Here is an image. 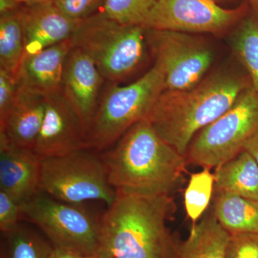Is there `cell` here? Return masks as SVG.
<instances>
[{
  "instance_id": "12",
  "label": "cell",
  "mask_w": 258,
  "mask_h": 258,
  "mask_svg": "<svg viewBox=\"0 0 258 258\" xmlns=\"http://www.w3.org/2000/svg\"><path fill=\"white\" fill-rule=\"evenodd\" d=\"M104 81L93 59L74 46L64 61L61 91L81 117L86 132L101 98Z\"/></svg>"
},
{
  "instance_id": "9",
  "label": "cell",
  "mask_w": 258,
  "mask_h": 258,
  "mask_svg": "<svg viewBox=\"0 0 258 258\" xmlns=\"http://www.w3.org/2000/svg\"><path fill=\"white\" fill-rule=\"evenodd\" d=\"M146 29L148 47L164 75L166 90L189 89L206 77L214 55L203 40L186 32Z\"/></svg>"
},
{
  "instance_id": "7",
  "label": "cell",
  "mask_w": 258,
  "mask_h": 258,
  "mask_svg": "<svg viewBox=\"0 0 258 258\" xmlns=\"http://www.w3.org/2000/svg\"><path fill=\"white\" fill-rule=\"evenodd\" d=\"M258 134V93L249 86L220 118L191 141L185 157L187 164L211 169L244 151Z\"/></svg>"
},
{
  "instance_id": "30",
  "label": "cell",
  "mask_w": 258,
  "mask_h": 258,
  "mask_svg": "<svg viewBox=\"0 0 258 258\" xmlns=\"http://www.w3.org/2000/svg\"><path fill=\"white\" fill-rule=\"evenodd\" d=\"M84 256L80 255L79 254L64 250V249L57 248L52 246L48 258H86Z\"/></svg>"
},
{
  "instance_id": "2",
  "label": "cell",
  "mask_w": 258,
  "mask_h": 258,
  "mask_svg": "<svg viewBox=\"0 0 258 258\" xmlns=\"http://www.w3.org/2000/svg\"><path fill=\"white\" fill-rule=\"evenodd\" d=\"M169 195L117 194L99 220L101 258H174L176 242L166 226L174 212Z\"/></svg>"
},
{
  "instance_id": "22",
  "label": "cell",
  "mask_w": 258,
  "mask_h": 258,
  "mask_svg": "<svg viewBox=\"0 0 258 258\" xmlns=\"http://www.w3.org/2000/svg\"><path fill=\"white\" fill-rule=\"evenodd\" d=\"M1 258H48L52 245L20 224L2 233Z\"/></svg>"
},
{
  "instance_id": "25",
  "label": "cell",
  "mask_w": 258,
  "mask_h": 258,
  "mask_svg": "<svg viewBox=\"0 0 258 258\" xmlns=\"http://www.w3.org/2000/svg\"><path fill=\"white\" fill-rule=\"evenodd\" d=\"M225 258H258V233H230Z\"/></svg>"
},
{
  "instance_id": "5",
  "label": "cell",
  "mask_w": 258,
  "mask_h": 258,
  "mask_svg": "<svg viewBox=\"0 0 258 258\" xmlns=\"http://www.w3.org/2000/svg\"><path fill=\"white\" fill-rule=\"evenodd\" d=\"M165 90L164 75L156 63L127 86L110 83L88 125V148L101 152L112 147L131 127L147 118Z\"/></svg>"
},
{
  "instance_id": "6",
  "label": "cell",
  "mask_w": 258,
  "mask_h": 258,
  "mask_svg": "<svg viewBox=\"0 0 258 258\" xmlns=\"http://www.w3.org/2000/svg\"><path fill=\"white\" fill-rule=\"evenodd\" d=\"M90 149L42 159L40 192L71 205L90 201L111 205L117 194L108 181L103 157Z\"/></svg>"
},
{
  "instance_id": "4",
  "label": "cell",
  "mask_w": 258,
  "mask_h": 258,
  "mask_svg": "<svg viewBox=\"0 0 258 258\" xmlns=\"http://www.w3.org/2000/svg\"><path fill=\"white\" fill-rule=\"evenodd\" d=\"M71 38L75 47L93 59L104 79L115 84L138 71L149 47L144 26L118 23L101 11L78 22Z\"/></svg>"
},
{
  "instance_id": "13",
  "label": "cell",
  "mask_w": 258,
  "mask_h": 258,
  "mask_svg": "<svg viewBox=\"0 0 258 258\" xmlns=\"http://www.w3.org/2000/svg\"><path fill=\"white\" fill-rule=\"evenodd\" d=\"M18 14L25 40L24 57L71 38L78 24L64 15L53 0L23 4Z\"/></svg>"
},
{
  "instance_id": "18",
  "label": "cell",
  "mask_w": 258,
  "mask_h": 258,
  "mask_svg": "<svg viewBox=\"0 0 258 258\" xmlns=\"http://www.w3.org/2000/svg\"><path fill=\"white\" fill-rule=\"evenodd\" d=\"M215 190L258 200V165L246 151L215 168Z\"/></svg>"
},
{
  "instance_id": "20",
  "label": "cell",
  "mask_w": 258,
  "mask_h": 258,
  "mask_svg": "<svg viewBox=\"0 0 258 258\" xmlns=\"http://www.w3.org/2000/svg\"><path fill=\"white\" fill-rule=\"evenodd\" d=\"M232 42L251 86L258 93V10L250 6L247 14L236 25Z\"/></svg>"
},
{
  "instance_id": "33",
  "label": "cell",
  "mask_w": 258,
  "mask_h": 258,
  "mask_svg": "<svg viewBox=\"0 0 258 258\" xmlns=\"http://www.w3.org/2000/svg\"><path fill=\"white\" fill-rule=\"evenodd\" d=\"M24 4H28V3H40V2L48 1V0H20Z\"/></svg>"
},
{
  "instance_id": "26",
  "label": "cell",
  "mask_w": 258,
  "mask_h": 258,
  "mask_svg": "<svg viewBox=\"0 0 258 258\" xmlns=\"http://www.w3.org/2000/svg\"><path fill=\"white\" fill-rule=\"evenodd\" d=\"M53 2L68 18L79 22L100 12L105 0H53Z\"/></svg>"
},
{
  "instance_id": "14",
  "label": "cell",
  "mask_w": 258,
  "mask_h": 258,
  "mask_svg": "<svg viewBox=\"0 0 258 258\" xmlns=\"http://www.w3.org/2000/svg\"><path fill=\"white\" fill-rule=\"evenodd\" d=\"M42 159L0 138V190L21 205L40 191Z\"/></svg>"
},
{
  "instance_id": "11",
  "label": "cell",
  "mask_w": 258,
  "mask_h": 258,
  "mask_svg": "<svg viewBox=\"0 0 258 258\" xmlns=\"http://www.w3.org/2000/svg\"><path fill=\"white\" fill-rule=\"evenodd\" d=\"M89 149L81 117L62 91L45 96L43 122L33 151L41 159Z\"/></svg>"
},
{
  "instance_id": "16",
  "label": "cell",
  "mask_w": 258,
  "mask_h": 258,
  "mask_svg": "<svg viewBox=\"0 0 258 258\" xmlns=\"http://www.w3.org/2000/svg\"><path fill=\"white\" fill-rule=\"evenodd\" d=\"M45 112V96L19 88L14 106L0 126V138L15 147L33 150Z\"/></svg>"
},
{
  "instance_id": "17",
  "label": "cell",
  "mask_w": 258,
  "mask_h": 258,
  "mask_svg": "<svg viewBox=\"0 0 258 258\" xmlns=\"http://www.w3.org/2000/svg\"><path fill=\"white\" fill-rule=\"evenodd\" d=\"M229 237L212 212L193 224L186 240L176 242L174 258H225Z\"/></svg>"
},
{
  "instance_id": "8",
  "label": "cell",
  "mask_w": 258,
  "mask_h": 258,
  "mask_svg": "<svg viewBox=\"0 0 258 258\" xmlns=\"http://www.w3.org/2000/svg\"><path fill=\"white\" fill-rule=\"evenodd\" d=\"M21 217L44 232L51 244L84 257L98 255L99 220L79 205L63 203L39 191L20 205Z\"/></svg>"
},
{
  "instance_id": "19",
  "label": "cell",
  "mask_w": 258,
  "mask_h": 258,
  "mask_svg": "<svg viewBox=\"0 0 258 258\" xmlns=\"http://www.w3.org/2000/svg\"><path fill=\"white\" fill-rule=\"evenodd\" d=\"M214 215L225 230L232 232L258 233V200L217 194Z\"/></svg>"
},
{
  "instance_id": "28",
  "label": "cell",
  "mask_w": 258,
  "mask_h": 258,
  "mask_svg": "<svg viewBox=\"0 0 258 258\" xmlns=\"http://www.w3.org/2000/svg\"><path fill=\"white\" fill-rule=\"evenodd\" d=\"M20 205L10 195L0 190V230L6 233L19 225L21 218Z\"/></svg>"
},
{
  "instance_id": "24",
  "label": "cell",
  "mask_w": 258,
  "mask_h": 258,
  "mask_svg": "<svg viewBox=\"0 0 258 258\" xmlns=\"http://www.w3.org/2000/svg\"><path fill=\"white\" fill-rule=\"evenodd\" d=\"M157 0H105L101 11L124 25H143Z\"/></svg>"
},
{
  "instance_id": "32",
  "label": "cell",
  "mask_w": 258,
  "mask_h": 258,
  "mask_svg": "<svg viewBox=\"0 0 258 258\" xmlns=\"http://www.w3.org/2000/svg\"><path fill=\"white\" fill-rule=\"evenodd\" d=\"M251 8L253 9L258 10V0H247Z\"/></svg>"
},
{
  "instance_id": "15",
  "label": "cell",
  "mask_w": 258,
  "mask_h": 258,
  "mask_svg": "<svg viewBox=\"0 0 258 258\" xmlns=\"http://www.w3.org/2000/svg\"><path fill=\"white\" fill-rule=\"evenodd\" d=\"M74 46L71 37L24 57L15 76L19 88L45 96L60 91L64 61Z\"/></svg>"
},
{
  "instance_id": "3",
  "label": "cell",
  "mask_w": 258,
  "mask_h": 258,
  "mask_svg": "<svg viewBox=\"0 0 258 258\" xmlns=\"http://www.w3.org/2000/svg\"><path fill=\"white\" fill-rule=\"evenodd\" d=\"M249 86L247 74L220 70L189 89L165 90L147 119L161 138L185 156L195 136L223 115Z\"/></svg>"
},
{
  "instance_id": "1",
  "label": "cell",
  "mask_w": 258,
  "mask_h": 258,
  "mask_svg": "<svg viewBox=\"0 0 258 258\" xmlns=\"http://www.w3.org/2000/svg\"><path fill=\"white\" fill-rule=\"evenodd\" d=\"M116 194L170 195L182 179L186 157L165 142L147 118L127 131L102 156Z\"/></svg>"
},
{
  "instance_id": "27",
  "label": "cell",
  "mask_w": 258,
  "mask_h": 258,
  "mask_svg": "<svg viewBox=\"0 0 258 258\" xmlns=\"http://www.w3.org/2000/svg\"><path fill=\"white\" fill-rule=\"evenodd\" d=\"M18 91L16 77L0 69V126L4 124L14 106Z\"/></svg>"
},
{
  "instance_id": "10",
  "label": "cell",
  "mask_w": 258,
  "mask_h": 258,
  "mask_svg": "<svg viewBox=\"0 0 258 258\" xmlns=\"http://www.w3.org/2000/svg\"><path fill=\"white\" fill-rule=\"evenodd\" d=\"M249 8L248 2L228 9L215 0H157L142 26L189 34H220L235 27Z\"/></svg>"
},
{
  "instance_id": "23",
  "label": "cell",
  "mask_w": 258,
  "mask_h": 258,
  "mask_svg": "<svg viewBox=\"0 0 258 258\" xmlns=\"http://www.w3.org/2000/svg\"><path fill=\"white\" fill-rule=\"evenodd\" d=\"M215 190V176L210 169L191 174L184 192V208L193 224L206 211Z\"/></svg>"
},
{
  "instance_id": "35",
  "label": "cell",
  "mask_w": 258,
  "mask_h": 258,
  "mask_svg": "<svg viewBox=\"0 0 258 258\" xmlns=\"http://www.w3.org/2000/svg\"><path fill=\"white\" fill-rule=\"evenodd\" d=\"M86 258H99L98 255L89 256V257H86Z\"/></svg>"
},
{
  "instance_id": "36",
  "label": "cell",
  "mask_w": 258,
  "mask_h": 258,
  "mask_svg": "<svg viewBox=\"0 0 258 258\" xmlns=\"http://www.w3.org/2000/svg\"><path fill=\"white\" fill-rule=\"evenodd\" d=\"M99 258H101V257H99Z\"/></svg>"
},
{
  "instance_id": "31",
  "label": "cell",
  "mask_w": 258,
  "mask_h": 258,
  "mask_svg": "<svg viewBox=\"0 0 258 258\" xmlns=\"http://www.w3.org/2000/svg\"><path fill=\"white\" fill-rule=\"evenodd\" d=\"M244 151L248 152L253 157L258 165V134L247 142Z\"/></svg>"
},
{
  "instance_id": "29",
  "label": "cell",
  "mask_w": 258,
  "mask_h": 258,
  "mask_svg": "<svg viewBox=\"0 0 258 258\" xmlns=\"http://www.w3.org/2000/svg\"><path fill=\"white\" fill-rule=\"evenodd\" d=\"M23 4L20 0H0V15L18 11Z\"/></svg>"
},
{
  "instance_id": "21",
  "label": "cell",
  "mask_w": 258,
  "mask_h": 258,
  "mask_svg": "<svg viewBox=\"0 0 258 258\" xmlns=\"http://www.w3.org/2000/svg\"><path fill=\"white\" fill-rule=\"evenodd\" d=\"M25 55V40L18 11L0 15V69L16 76Z\"/></svg>"
},
{
  "instance_id": "34",
  "label": "cell",
  "mask_w": 258,
  "mask_h": 258,
  "mask_svg": "<svg viewBox=\"0 0 258 258\" xmlns=\"http://www.w3.org/2000/svg\"><path fill=\"white\" fill-rule=\"evenodd\" d=\"M217 3H231V2H235L237 0H215Z\"/></svg>"
}]
</instances>
